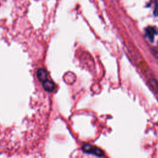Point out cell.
<instances>
[{
    "label": "cell",
    "instance_id": "1",
    "mask_svg": "<svg viewBox=\"0 0 158 158\" xmlns=\"http://www.w3.org/2000/svg\"><path fill=\"white\" fill-rule=\"evenodd\" d=\"M82 149L83 152L88 154H91V155L99 157H103L105 156V153L103 151V150L99 149L98 147H96V146L90 144L84 145L82 146Z\"/></svg>",
    "mask_w": 158,
    "mask_h": 158
},
{
    "label": "cell",
    "instance_id": "2",
    "mask_svg": "<svg viewBox=\"0 0 158 158\" xmlns=\"http://www.w3.org/2000/svg\"><path fill=\"white\" fill-rule=\"evenodd\" d=\"M42 83H43V87L44 88V89L47 91L53 92L54 90H55V85L52 82V81L47 79Z\"/></svg>",
    "mask_w": 158,
    "mask_h": 158
},
{
    "label": "cell",
    "instance_id": "3",
    "mask_svg": "<svg viewBox=\"0 0 158 158\" xmlns=\"http://www.w3.org/2000/svg\"><path fill=\"white\" fill-rule=\"evenodd\" d=\"M37 77H38V80H39L41 82H43L45 80L48 79H47V77H48L47 72L43 69H38L37 72Z\"/></svg>",
    "mask_w": 158,
    "mask_h": 158
},
{
    "label": "cell",
    "instance_id": "4",
    "mask_svg": "<svg viewBox=\"0 0 158 158\" xmlns=\"http://www.w3.org/2000/svg\"><path fill=\"white\" fill-rule=\"evenodd\" d=\"M146 36L149 38V39L151 41H153L154 38H155V37L157 33H156V30L155 28L149 27L146 29Z\"/></svg>",
    "mask_w": 158,
    "mask_h": 158
}]
</instances>
